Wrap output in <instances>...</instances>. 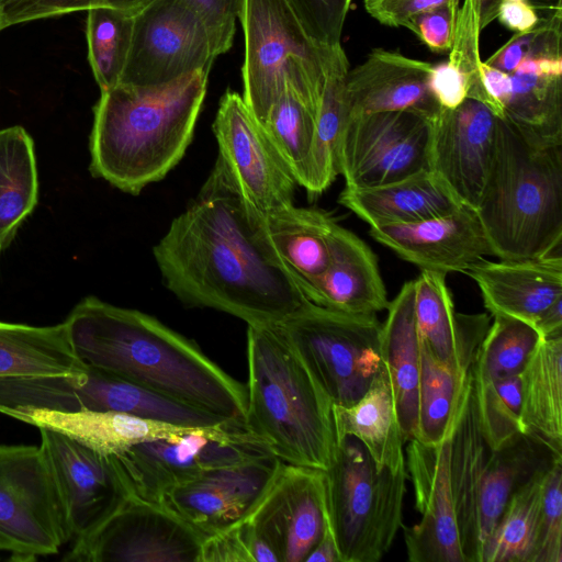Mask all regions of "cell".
Returning <instances> with one entry per match:
<instances>
[{
  "mask_svg": "<svg viewBox=\"0 0 562 562\" xmlns=\"http://www.w3.org/2000/svg\"><path fill=\"white\" fill-rule=\"evenodd\" d=\"M407 475L379 469L355 438L338 441L324 486L340 562H378L387 553L402 528Z\"/></svg>",
  "mask_w": 562,
  "mask_h": 562,
  "instance_id": "52a82bcc",
  "label": "cell"
},
{
  "mask_svg": "<svg viewBox=\"0 0 562 562\" xmlns=\"http://www.w3.org/2000/svg\"><path fill=\"white\" fill-rule=\"evenodd\" d=\"M64 324L86 366L206 414L245 422V384L157 318L90 295Z\"/></svg>",
  "mask_w": 562,
  "mask_h": 562,
  "instance_id": "7a4b0ae2",
  "label": "cell"
},
{
  "mask_svg": "<svg viewBox=\"0 0 562 562\" xmlns=\"http://www.w3.org/2000/svg\"><path fill=\"white\" fill-rule=\"evenodd\" d=\"M2 18H3V12H2V7L0 5V31L2 30L1 25H2Z\"/></svg>",
  "mask_w": 562,
  "mask_h": 562,
  "instance_id": "6125c7cd",
  "label": "cell"
},
{
  "mask_svg": "<svg viewBox=\"0 0 562 562\" xmlns=\"http://www.w3.org/2000/svg\"><path fill=\"white\" fill-rule=\"evenodd\" d=\"M522 432L562 457V335L542 338L520 373Z\"/></svg>",
  "mask_w": 562,
  "mask_h": 562,
  "instance_id": "d6a6232c",
  "label": "cell"
},
{
  "mask_svg": "<svg viewBox=\"0 0 562 562\" xmlns=\"http://www.w3.org/2000/svg\"><path fill=\"white\" fill-rule=\"evenodd\" d=\"M348 71L349 63L342 48L327 69L316 113L310 177L305 188L312 196L327 190L339 175L337 147L351 112L346 91Z\"/></svg>",
  "mask_w": 562,
  "mask_h": 562,
  "instance_id": "d590c367",
  "label": "cell"
},
{
  "mask_svg": "<svg viewBox=\"0 0 562 562\" xmlns=\"http://www.w3.org/2000/svg\"><path fill=\"white\" fill-rule=\"evenodd\" d=\"M86 370L64 323L31 326L0 321V379L79 375Z\"/></svg>",
  "mask_w": 562,
  "mask_h": 562,
  "instance_id": "836d02e7",
  "label": "cell"
},
{
  "mask_svg": "<svg viewBox=\"0 0 562 562\" xmlns=\"http://www.w3.org/2000/svg\"><path fill=\"white\" fill-rule=\"evenodd\" d=\"M514 72L531 74L536 76H562V57H537L522 59Z\"/></svg>",
  "mask_w": 562,
  "mask_h": 562,
  "instance_id": "6f0895ef",
  "label": "cell"
},
{
  "mask_svg": "<svg viewBox=\"0 0 562 562\" xmlns=\"http://www.w3.org/2000/svg\"><path fill=\"white\" fill-rule=\"evenodd\" d=\"M204 537L160 503L131 494L100 526L75 539L65 561L200 562Z\"/></svg>",
  "mask_w": 562,
  "mask_h": 562,
  "instance_id": "7c38bea8",
  "label": "cell"
},
{
  "mask_svg": "<svg viewBox=\"0 0 562 562\" xmlns=\"http://www.w3.org/2000/svg\"><path fill=\"white\" fill-rule=\"evenodd\" d=\"M504 116L540 138L562 142V78L512 72Z\"/></svg>",
  "mask_w": 562,
  "mask_h": 562,
  "instance_id": "f35d334b",
  "label": "cell"
},
{
  "mask_svg": "<svg viewBox=\"0 0 562 562\" xmlns=\"http://www.w3.org/2000/svg\"><path fill=\"white\" fill-rule=\"evenodd\" d=\"M496 18L503 25L517 33L531 30L539 21L538 13L526 0H503Z\"/></svg>",
  "mask_w": 562,
  "mask_h": 562,
  "instance_id": "9f6ffc18",
  "label": "cell"
},
{
  "mask_svg": "<svg viewBox=\"0 0 562 562\" xmlns=\"http://www.w3.org/2000/svg\"><path fill=\"white\" fill-rule=\"evenodd\" d=\"M449 0H364L366 11L380 23L407 27L418 14L446 3Z\"/></svg>",
  "mask_w": 562,
  "mask_h": 562,
  "instance_id": "f5cc1de1",
  "label": "cell"
},
{
  "mask_svg": "<svg viewBox=\"0 0 562 562\" xmlns=\"http://www.w3.org/2000/svg\"><path fill=\"white\" fill-rule=\"evenodd\" d=\"M562 12L540 16L529 31L517 33L485 63L512 74L528 57H562Z\"/></svg>",
  "mask_w": 562,
  "mask_h": 562,
  "instance_id": "ee69618b",
  "label": "cell"
},
{
  "mask_svg": "<svg viewBox=\"0 0 562 562\" xmlns=\"http://www.w3.org/2000/svg\"><path fill=\"white\" fill-rule=\"evenodd\" d=\"M496 121L485 104L471 98L454 109L440 108L430 119L429 170L473 210L488 173Z\"/></svg>",
  "mask_w": 562,
  "mask_h": 562,
  "instance_id": "d6986e66",
  "label": "cell"
},
{
  "mask_svg": "<svg viewBox=\"0 0 562 562\" xmlns=\"http://www.w3.org/2000/svg\"><path fill=\"white\" fill-rule=\"evenodd\" d=\"M493 317L472 366L476 382L519 375L542 339L527 322L499 315Z\"/></svg>",
  "mask_w": 562,
  "mask_h": 562,
  "instance_id": "b9f144b4",
  "label": "cell"
},
{
  "mask_svg": "<svg viewBox=\"0 0 562 562\" xmlns=\"http://www.w3.org/2000/svg\"><path fill=\"white\" fill-rule=\"evenodd\" d=\"M470 372L471 369H456L442 363L420 342L417 429L414 439L424 445H438L451 435Z\"/></svg>",
  "mask_w": 562,
  "mask_h": 562,
  "instance_id": "8d00e7d4",
  "label": "cell"
},
{
  "mask_svg": "<svg viewBox=\"0 0 562 562\" xmlns=\"http://www.w3.org/2000/svg\"><path fill=\"white\" fill-rule=\"evenodd\" d=\"M282 463L271 453L214 468L166 492L160 504L205 538L245 519L263 497Z\"/></svg>",
  "mask_w": 562,
  "mask_h": 562,
  "instance_id": "e0dca14e",
  "label": "cell"
},
{
  "mask_svg": "<svg viewBox=\"0 0 562 562\" xmlns=\"http://www.w3.org/2000/svg\"><path fill=\"white\" fill-rule=\"evenodd\" d=\"M329 250V266L311 302L355 315H375L386 310L390 301L371 248L355 233L334 222Z\"/></svg>",
  "mask_w": 562,
  "mask_h": 562,
  "instance_id": "d4e9b609",
  "label": "cell"
},
{
  "mask_svg": "<svg viewBox=\"0 0 562 562\" xmlns=\"http://www.w3.org/2000/svg\"><path fill=\"white\" fill-rule=\"evenodd\" d=\"M148 0H12L2 5L1 27L47 19L95 7H111L131 12L139 10Z\"/></svg>",
  "mask_w": 562,
  "mask_h": 562,
  "instance_id": "c3c4849f",
  "label": "cell"
},
{
  "mask_svg": "<svg viewBox=\"0 0 562 562\" xmlns=\"http://www.w3.org/2000/svg\"><path fill=\"white\" fill-rule=\"evenodd\" d=\"M561 459L525 432L490 451L477 506L480 562L482 549L514 493Z\"/></svg>",
  "mask_w": 562,
  "mask_h": 562,
  "instance_id": "4dcf8cb0",
  "label": "cell"
},
{
  "mask_svg": "<svg viewBox=\"0 0 562 562\" xmlns=\"http://www.w3.org/2000/svg\"><path fill=\"white\" fill-rule=\"evenodd\" d=\"M533 327L541 338L562 335V299L552 303L535 322Z\"/></svg>",
  "mask_w": 562,
  "mask_h": 562,
  "instance_id": "680465c9",
  "label": "cell"
},
{
  "mask_svg": "<svg viewBox=\"0 0 562 562\" xmlns=\"http://www.w3.org/2000/svg\"><path fill=\"white\" fill-rule=\"evenodd\" d=\"M261 217L225 161L154 247L167 288L184 304L234 315L248 325L280 324L311 301L269 246Z\"/></svg>",
  "mask_w": 562,
  "mask_h": 562,
  "instance_id": "6da1fadb",
  "label": "cell"
},
{
  "mask_svg": "<svg viewBox=\"0 0 562 562\" xmlns=\"http://www.w3.org/2000/svg\"><path fill=\"white\" fill-rule=\"evenodd\" d=\"M244 101L262 125L286 88L317 113L325 77L342 49L315 44L286 0H244Z\"/></svg>",
  "mask_w": 562,
  "mask_h": 562,
  "instance_id": "8992f818",
  "label": "cell"
},
{
  "mask_svg": "<svg viewBox=\"0 0 562 562\" xmlns=\"http://www.w3.org/2000/svg\"><path fill=\"white\" fill-rule=\"evenodd\" d=\"M216 58L203 21L186 0H148L134 14L120 83L160 86L195 71L209 74Z\"/></svg>",
  "mask_w": 562,
  "mask_h": 562,
  "instance_id": "4fadbf2b",
  "label": "cell"
},
{
  "mask_svg": "<svg viewBox=\"0 0 562 562\" xmlns=\"http://www.w3.org/2000/svg\"><path fill=\"white\" fill-rule=\"evenodd\" d=\"M334 222L323 211L294 204L261 217L269 246L310 301L329 266Z\"/></svg>",
  "mask_w": 562,
  "mask_h": 562,
  "instance_id": "f1b7e54d",
  "label": "cell"
},
{
  "mask_svg": "<svg viewBox=\"0 0 562 562\" xmlns=\"http://www.w3.org/2000/svg\"><path fill=\"white\" fill-rule=\"evenodd\" d=\"M338 202L370 227L414 223L463 206L441 178L429 169L376 187L345 188Z\"/></svg>",
  "mask_w": 562,
  "mask_h": 562,
  "instance_id": "4316f807",
  "label": "cell"
},
{
  "mask_svg": "<svg viewBox=\"0 0 562 562\" xmlns=\"http://www.w3.org/2000/svg\"><path fill=\"white\" fill-rule=\"evenodd\" d=\"M458 12L459 0H449L418 14L406 29L434 53L448 52L452 46Z\"/></svg>",
  "mask_w": 562,
  "mask_h": 562,
  "instance_id": "f907efd6",
  "label": "cell"
},
{
  "mask_svg": "<svg viewBox=\"0 0 562 562\" xmlns=\"http://www.w3.org/2000/svg\"><path fill=\"white\" fill-rule=\"evenodd\" d=\"M10 1H12V0H0V5L2 7V5L7 4Z\"/></svg>",
  "mask_w": 562,
  "mask_h": 562,
  "instance_id": "be15d7a7",
  "label": "cell"
},
{
  "mask_svg": "<svg viewBox=\"0 0 562 562\" xmlns=\"http://www.w3.org/2000/svg\"><path fill=\"white\" fill-rule=\"evenodd\" d=\"M333 405L349 406L382 369V323L314 303L278 324Z\"/></svg>",
  "mask_w": 562,
  "mask_h": 562,
  "instance_id": "ba28073f",
  "label": "cell"
},
{
  "mask_svg": "<svg viewBox=\"0 0 562 562\" xmlns=\"http://www.w3.org/2000/svg\"><path fill=\"white\" fill-rule=\"evenodd\" d=\"M475 385L482 432L493 450L522 432L520 374Z\"/></svg>",
  "mask_w": 562,
  "mask_h": 562,
  "instance_id": "7bdbcfd3",
  "label": "cell"
},
{
  "mask_svg": "<svg viewBox=\"0 0 562 562\" xmlns=\"http://www.w3.org/2000/svg\"><path fill=\"white\" fill-rule=\"evenodd\" d=\"M414 286L420 342L442 363L470 370L488 328L487 314L457 313L443 273L422 270Z\"/></svg>",
  "mask_w": 562,
  "mask_h": 562,
  "instance_id": "cb8c5ba5",
  "label": "cell"
},
{
  "mask_svg": "<svg viewBox=\"0 0 562 562\" xmlns=\"http://www.w3.org/2000/svg\"><path fill=\"white\" fill-rule=\"evenodd\" d=\"M246 519L278 562H305L328 522L324 471L283 462Z\"/></svg>",
  "mask_w": 562,
  "mask_h": 562,
  "instance_id": "2e32d148",
  "label": "cell"
},
{
  "mask_svg": "<svg viewBox=\"0 0 562 562\" xmlns=\"http://www.w3.org/2000/svg\"><path fill=\"white\" fill-rule=\"evenodd\" d=\"M527 2L540 13L538 16H548L562 12V0H527Z\"/></svg>",
  "mask_w": 562,
  "mask_h": 562,
  "instance_id": "94428289",
  "label": "cell"
},
{
  "mask_svg": "<svg viewBox=\"0 0 562 562\" xmlns=\"http://www.w3.org/2000/svg\"><path fill=\"white\" fill-rule=\"evenodd\" d=\"M474 211L499 259L561 250L562 142L497 117L492 160Z\"/></svg>",
  "mask_w": 562,
  "mask_h": 562,
  "instance_id": "277c9868",
  "label": "cell"
},
{
  "mask_svg": "<svg viewBox=\"0 0 562 562\" xmlns=\"http://www.w3.org/2000/svg\"><path fill=\"white\" fill-rule=\"evenodd\" d=\"M37 428L64 434L105 456H116L134 445L180 436L202 427H183L139 417L91 409L56 411L20 407L8 414Z\"/></svg>",
  "mask_w": 562,
  "mask_h": 562,
  "instance_id": "484cf974",
  "label": "cell"
},
{
  "mask_svg": "<svg viewBox=\"0 0 562 562\" xmlns=\"http://www.w3.org/2000/svg\"><path fill=\"white\" fill-rule=\"evenodd\" d=\"M490 451L480 424L471 368L450 436L449 453L450 484L464 562H480L477 506Z\"/></svg>",
  "mask_w": 562,
  "mask_h": 562,
  "instance_id": "603a6c76",
  "label": "cell"
},
{
  "mask_svg": "<svg viewBox=\"0 0 562 562\" xmlns=\"http://www.w3.org/2000/svg\"><path fill=\"white\" fill-rule=\"evenodd\" d=\"M305 562H340L335 538L327 522L325 530Z\"/></svg>",
  "mask_w": 562,
  "mask_h": 562,
  "instance_id": "91938a15",
  "label": "cell"
},
{
  "mask_svg": "<svg viewBox=\"0 0 562 562\" xmlns=\"http://www.w3.org/2000/svg\"><path fill=\"white\" fill-rule=\"evenodd\" d=\"M71 538L100 526L131 495L115 456L99 453L58 431L38 428Z\"/></svg>",
  "mask_w": 562,
  "mask_h": 562,
  "instance_id": "5bb4252c",
  "label": "cell"
},
{
  "mask_svg": "<svg viewBox=\"0 0 562 562\" xmlns=\"http://www.w3.org/2000/svg\"><path fill=\"white\" fill-rule=\"evenodd\" d=\"M429 88L440 108L454 109L468 98L469 79L446 61L432 66Z\"/></svg>",
  "mask_w": 562,
  "mask_h": 562,
  "instance_id": "db71d44e",
  "label": "cell"
},
{
  "mask_svg": "<svg viewBox=\"0 0 562 562\" xmlns=\"http://www.w3.org/2000/svg\"><path fill=\"white\" fill-rule=\"evenodd\" d=\"M38 201L34 142L20 125L0 130V255Z\"/></svg>",
  "mask_w": 562,
  "mask_h": 562,
  "instance_id": "e575fe53",
  "label": "cell"
},
{
  "mask_svg": "<svg viewBox=\"0 0 562 562\" xmlns=\"http://www.w3.org/2000/svg\"><path fill=\"white\" fill-rule=\"evenodd\" d=\"M369 233L420 270L446 276L464 273L472 263L494 256L475 211L465 205L414 223L370 227Z\"/></svg>",
  "mask_w": 562,
  "mask_h": 562,
  "instance_id": "ffe728a7",
  "label": "cell"
},
{
  "mask_svg": "<svg viewBox=\"0 0 562 562\" xmlns=\"http://www.w3.org/2000/svg\"><path fill=\"white\" fill-rule=\"evenodd\" d=\"M70 539L40 446L0 445V551L32 561Z\"/></svg>",
  "mask_w": 562,
  "mask_h": 562,
  "instance_id": "30bf717a",
  "label": "cell"
},
{
  "mask_svg": "<svg viewBox=\"0 0 562 562\" xmlns=\"http://www.w3.org/2000/svg\"><path fill=\"white\" fill-rule=\"evenodd\" d=\"M450 436L438 445L408 441L406 470L420 515L418 522L403 527L412 562H464L450 484Z\"/></svg>",
  "mask_w": 562,
  "mask_h": 562,
  "instance_id": "ac0fdd59",
  "label": "cell"
},
{
  "mask_svg": "<svg viewBox=\"0 0 562 562\" xmlns=\"http://www.w3.org/2000/svg\"><path fill=\"white\" fill-rule=\"evenodd\" d=\"M203 21L215 56L233 45L244 0H186Z\"/></svg>",
  "mask_w": 562,
  "mask_h": 562,
  "instance_id": "681fc988",
  "label": "cell"
},
{
  "mask_svg": "<svg viewBox=\"0 0 562 562\" xmlns=\"http://www.w3.org/2000/svg\"><path fill=\"white\" fill-rule=\"evenodd\" d=\"M477 284L491 315L506 316L533 326L538 317L562 299V254L490 261L481 259L465 272Z\"/></svg>",
  "mask_w": 562,
  "mask_h": 562,
  "instance_id": "44dd1931",
  "label": "cell"
},
{
  "mask_svg": "<svg viewBox=\"0 0 562 562\" xmlns=\"http://www.w3.org/2000/svg\"><path fill=\"white\" fill-rule=\"evenodd\" d=\"M432 66L398 52L372 49L347 74L350 114L414 111L431 119L440 110L429 88Z\"/></svg>",
  "mask_w": 562,
  "mask_h": 562,
  "instance_id": "7402d4cb",
  "label": "cell"
},
{
  "mask_svg": "<svg viewBox=\"0 0 562 562\" xmlns=\"http://www.w3.org/2000/svg\"><path fill=\"white\" fill-rule=\"evenodd\" d=\"M430 119L414 111L350 114L337 147L347 189H364L428 170Z\"/></svg>",
  "mask_w": 562,
  "mask_h": 562,
  "instance_id": "8fae6325",
  "label": "cell"
},
{
  "mask_svg": "<svg viewBox=\"0 0 562 562\" xmlns=\"http://www.w3.org/2000/svg\"><path fill=\"white\" fill-rule=\"evenodd\" d=\"M213 131L218 156L260 216L293 204L297 183L239 93L223 94Z\"/></svg>",
  "mask_w": 562,
  "mask_h": 562,
  "instance_id": "9a60e30c",
  "label": "cell"
},
{
  "mask_svg": "<svg viewBox=\"0 0 562 562\" xmlns=\"http://www.w3.org/2000/svg\"><path fill=\"white\" fill-rule=\"evenodd\" d=\"M532 562H562V459L543 479Z\"/></svg>",
  "mask_w": 562,
  "mask_h": 562,
  "instance_id": "bcb514c9",
  "label": "cell"
},
{
  "mask_svg": "<svg viewBox=\"0 0 562 562\" xmlns=\"http://www.w3.org/2000/svg\"><path fill=\"white\" fill-rule=\"evenodd\" d=\"M245 423L289 464L327 470L338 439L334 405L278 324L248 325Z\"/></svg>",
  "mask_w": 562,
  "mask_h": 562,
  "instance_id": "5b68a950",
  "label": "cell"
},
{
  "mask_svg": "<svg viewBox=\"0 0 562 562\" xmlns=\"http://www.w3.org/2000/svg\"><path fill=\"white\" fill-rule=\"evenodd\" d=\"M76 394L80 409L121 413L183 427L229 422L88 366L76 384Z\"/></svg>",
  "mask_w": 562,
  "mask_h": 562,
  "instance_id": "1f68e13d",
  "label": "cell"
},
{
  "mask_svg": "<svg viewBox=\"0 0 562 562\" xmlns=\"http://www.w3.org/2000/svg\"><path fill=\"white\" fill-rule=\"evenodd\" d=\"M88 59L101 90L120 83L128 58L135 12L95 7L88 11Z\"/></svg>",
  "mask_w": 562,
  "mask_h": 562,
  "instance_id": "60d3db41",
  "label": "cell"
},
{
  "mask_svg": "<svg viewBox=\"0 0 562 562\" xmlns=\"http://www.w3.org/2000/svg\"><path fill=\"white\" fill-rule=\"evenodd\" d=\"M243 420L132 446L115 456L131 494L160 503L169 490L204 472L271 454ZM273 454V453H272Z\"/></svg>",
  "mask_w": 562,
  "mask_h": 562,
  "instance_id": "9c48e42d",
  "label": "cell"
},
{
  "mask_svg": "<svg viewBox=\"0 0 562 562\" xmlns=\"http://www.w3.org/2000/svg\"><path fill=\"white\" fill-rule=\"evenodd\" d=\"M481 82L483 87L482 103L497 117H503L504 104L512 89L510 74L504 72L482 61Z\"/></svg>",
  "mask_w": 562,
  "mask_h": 562,
  "instance_id": "11a10c76",
  "label": "cell"
},
{
  "mask_svg": "<svg viewBox=\"0 0 562 562\" xmlns=\"http://www.w3.org/2000/svg\"><path fill=\"white\" fill-rule=\"evenodd\" d=\"M338 441L357 439L379 469L398 472L406 469L404 445L387 374L382 369L366 393L349 406L334 405Z\"/></svg>",
  "mask_w": 562,
  "mask_h": 562,
  "instance_id": "f546056e",
  "label": "cell"
},
{
  "mask_svg": "<svg viewBox=\"0 0 562 562\" xmlns=\"http://www.w3.org/2000/svg\"><path fill=\"white\" fill-rule=\"evenodd\" d=\"M306 35L319 46L341 44L351 0H286Z\"/></svg>",
  "mask_w": 562,
  "mask_h": 562,
  "instance_id": "7dc6e473",
  "label": "cell"
},
{
  "mask_svg": "<svg viewBox=\"0 0 562 562\" xmlns=\"http://www.w3.org/2000/svg\"><path fill=\"white\" fill-rule=\"evenodd\" d=\"M484 29L481 0H464L459 8L456 31L448 61L469 79L468 98L482 102L480 33Z\"/></svg>",
  "mask_w": 562,
  "mask_h": 562,
  "instance_id": "f6af8a7d",
  "label": "cell"
},
{
  "mask_svg": "<svg viewBox=\"0 0 562 562\" xmlns=\"http://www.w3.org/2000/svg\"><path fill=\"white\" fill-rule=\"evenodd\" d=\"M207 72L160 86L101 90L89 138L90 172L133 195L166 177L193 137Z\"/></svg>",
  "mask_w": 562,
  "mask_h": 562,
  "instance_id": "3957f363",
  "label": "cell"
},
{
  "mask_svg": "<svg viewBox=\"0 0 562 562\" xmlns=\"http://www.w3.org/2000/svg\"><path fill=\"white\" fill-rule=\"evenodd\" d=\"M252 529L245 518L237 524L205 537L200 562H254Z\"/></svg>",
  "mask_w": 562,
  "mask_h": 562,
  "instance_id": "816d5d0a",
  "label": "cell"
},
{
  "mask_svg": "<svg viewBox=\"0 0 562 562\" xmlns=\"http://www.w3.org/2000/svg\"><path fill=\"white\" fill-rule=\"evenodd\" d=\"M414 280L405 282L387 306L382 324L381 358L405 442L417 429L420 341L415 322Z\"/></svg>",
  "mask_w": 562,
  "mask_h": 562,
  "instance_id": "83f0119b",
  "label": "cell"
},
{
  "mask_svg": "<svg viewBox=\"0 0 562 562\" xmlns=\"http://www.w3.org/2000/svg\"><path fill=\"white\" fill-rule=\"evenodd\" d=\"M316 113L286 88L262 127L297 186H307Z\"/></svg>",
  "mask_w": 562,
  "mask_h": 562,
  "instance_id": "ab89813d",
  "label": "cell"
},
{
  "mask_svg": "<svg viewBox=\"0 0 562 562\" xmlns=\"http://www.w3.org/2000/svg\"><path fill=\"white\" fill-rule=\"evenodd\" d=\"M548 470L533 476L510 497L482 549L481 562H532L542 484Z\"/></svg>",
  "mask_w": 562,
  "mask_h": 562,
  "instance_id": "74e56055",
  "label": "cell"
}]
</instances>
